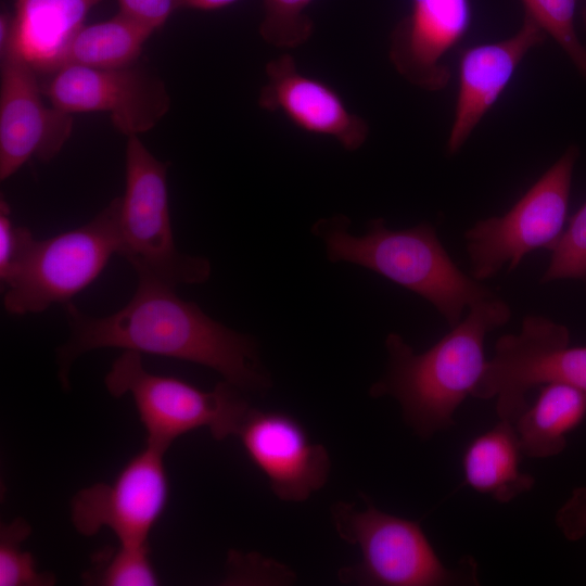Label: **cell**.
I'll use <instances>...</instances> for the list:
<instances>
[{
  "label": "cell",
  "mask_w": 586,
  "mask_h": 586,
  "mask_svg": "<svg viewBox=\"0 0 586 586\" xmlns=\"http://www.w3.org/2000/svg\"><path fill=\"white\" fill-rule=\"evenodd\" d=\"M555 523L568 540L575 542L586 536V486L573 489L556 512Z\"/></svg>",
  "instance_id": "4316f807"
},
{
  "label": "cell",
  "mask_w": 586,
  "mask_h": 586,
  "mask_svg": "<svg viewBox=\"0 0 586 586\" xmlns=\"http://www.w3.org/2000/svg\"><path fill=\"white\" fill-rule=\"evenodd\" d=\"M238 0H182V8L213 11L233 4Z\"/></svg>",
  "instance_id": "f1b7e54d"
},
{
  "label": "cell",
  "mask_w": 586,
  "mask_h": 586,
  "mask_svg": "<svg viewBox=\"0 0 586 586\" xmlns=\"http://www.w3.org/2000/svg\"><path fill=\"white\" fill-rule=\"evenodd\" d=\"M31 527L22 518L0 526V586H51L55 577L39 572L29 551L22 543L30 535Z\"/></svg>",
  "instance_id": "603a6c76"
},
{
  "label": "cell",
  "mask_w": 586,
  "mask_h": 586,
  "mask_svg": "<svg viewBox=\"0 0 586 586\" xmlns=\"http://www.w3.org/2000/svg\"><path fill=\"white\" fill-rule=\"evenodd\" d=\"M119 209L117 196L85 225L41 240L22 227L15 258L0 279L5 311L39 314L89 286L122 253Z\"/></svg>",
  "instance_id": "277c9868"
},
{
  "label": "cell",
  "mask_w": 586,
  "mask_h": 586,
  "mask_svg": "<svg viewBox=\"0 0 586 586\" xmlns=\"http://www.w3.org/2000/svg\"><path fill=\"white\" fill-rule=\"evenodd\" d=\"M579 150L564 153L501 216L476 221L464 232L470 276L482 282L505 265L513 270L528 253L550 250L562 233Z\"/></svg>",
  "instance_id": "ba28073f"
},
{
  "label": "cell",
  "mask_w": 586,
  "mask_h": 586,
  "mask_svg": "<svg viewBox=\"0 0 586 586\" xmlns=\"http://www.w3.org/2000/svg\"><path fill=\"white\" fill-rule=\"evenodd\" d=\"M525 16L551 37L578 73L586 79V43L576 29V9L579 0H521Z\"/></svg>",
  "instance_id": "7402d4cb"
},
{
  "label": "cell",
  "mask_w": 586,
  "mask_h": 586,
  "mask_svg": "<svg viewBox=\"0 0 586 586\" xmlns=\"http://www.w3.org/2000/svg\"><path fill=\"white\" fill-rule=\"evenodd\" d=\"M169 163L156 158L139 136L127 137L125 191L120 196L122 253L133 268L171 285L205 283L207 258L179 251L175 243L167 189Z\"/></svg>",
  "instance_id": "8992f818"
},
{
  "label": "cell",
  "mask_w": 586,
  "mask_h": 586,
  "mask_svg": "<svg viewBox=\"0 0 586 586\" xmlns=\"http://www.w3.org/2000/svg\"><path fill=\"white\" fill-rule=\"evenodd\" d=\"M546 34L524 15L512 36L474 44L462 51L458 66V91L446 150L458 153L495 105L526 54L546 39Z\"/></svg>",
  "instance_id": "9a60e30c"
},
{
  "label": "cell",
  "mask_w": 586,
  "mask_h": 586,
  "mask_svg": "<svg viewBox=\"0 0 586 586\" xmlns=\"http://www.w3.org/2000/svg\"><path fill=\"white\" fill-rule=\"evenodd\" d=\"M550 251V262L540 283L561 279L586 281V202L570 219Z\"/></svg>",
  "instance_id": "d4e9b609"
},
{
  "label": "cell",
  "mask_w": 586,
  "mask_h": 586,
  "mask_svg": "<svg viewBox=\"0 0 586 586\" xmlns=\"http://www.w3.org/2000/svg\"><path fill=\"white\" fill-rule=\"evenodd\" d=\"M149 544L119 543L117 549H106L93 557V566L82 574L88 585L154 586L157 574L150 560Z\"/></svg>",
  "instance_id": "44dd1931"
},
{
  "label": "cell",
  "mask_w": 586,
  "mask_h": 586,
  "mask_svg": "<svg viewBox=\"0 0 586 586\" xmlns=\"http://www.w3.org/2000/svg\"><path fill=\"white\" fill-rule=\"evenodd\" d=\"M47 101L67 112H103L126 137L151 130L167 114L170 95L162 77L140 60L118 68L66 66L42 75Z\"/></svg>",
  "instance_id": "30bf717a"
},
{
  "label": "cell",
  "mask_w": 586,
  "mask_h": 586,
  "mask_svg": "<svg viewBox=\"0 0 586 586\" xmlns=\"http://www.w3.org/2000/svg\"><path fill=\"white\" fill-rule=\"evenodd\" d=\"M0 180L31 157L52 161L69 139L73 114L46 103L38 73L10 41L0 50Z\"/></svg>",
  "instance_id": "7c38bea8"
},
{
  "label": "cell",
  "mask_w": 586,
  "mask_h": 586,
  "mask_svg": "<svg viewBox=\"0 0 586 586\" xmlns=\"http://www.w3.org/2000/svg\"><path fill=\"white\" fill-rule=\"evenodd\" d=\"M585 1V5H584V9H583V21H584V25L586 27V0Z\"/></svg>",
  "instance_id": "f546056e"
},
{
  "label": "cell",
  "mask_w": 586,
  "mask_h": 586,
  "mask_svg": "<svg viewBox=\"0 0 586 586\" xmlns=\"http://www.w3.org/2000/svg\"><path fill=\"white\" fill-rule=\"evenodd\" d=\"M5 200L0 203V279L9 271L18 250L22 227L15 226Z\"/></svg>",
  "instance_id": "83f0119b"
},
{
  "label": "cell",
  "mask_w": 586,
  "mask_h": 586,
  "mask_svg": "<svg viewBox=\"0 0 586 586\" xmlns=\"http://www.w3.org/2000/svg\"><path fill=\"white\" fill-rule=\"evenodd\" d=\"M314 0H263L262 38L278 49H295L313 35L314 23L306 11Z\"/></svg>",
  "instance_id": "cb8c5ba5"
},
{
  "label": "cell",
  "mask_w": 586,
  "mask_h": 586,
  "mask_svg": "<svg viewBox=\"0 0 586 586\" xmlns=\"http://www.w3.org/2000/svg\"><path fill=\"white\" fill-rule=\"evenodd\" d=\"M471 23V0H410L409 12L391 34L390 61L413 86L444 90L451 76L446 59Z\"/></svg>",
  "instance_id": "5bb4252c"
},
{
  "label": "cell",
  "mask_w": 586,
  "mask_h": 586,
  "mask_svg": "<svg viewBox=\"0 0 586 586\" xmlns=\"http://www.w3.org/2000/svg\"><path fill=\"white\" fill-rule=\"evenodd\" d=\"M237 436L281 500L304 501L326 484L329 454L323 445L310 442L293 417L252 408Z\"/></svg>",
  "instance_id": "4fadbf2b"
},
{
  "label": "cell",
  "mask_w": 586,
  "mask_h": 586,
  "mask_svg": "<svg viewBox=\"0 0 586 586\" xmlns=\"http://www.w3.org/2000/svg\"><path fill=\"white\" fill-rule=\"evenodd\" d=\"M115 398L129 394L146 433V445L166 453L179 436L207 428L217 441L238 435L252 409L240 388L222 381L203 391L181 379L145 369L140 353L125 351L104 378Z\"/></svg>",
  "instance_id": "5b68a950"
},
{
  "label": "cell",
  "mask_w": 586,
  "mask_h": 586,
  "mask_svg": "<svg viewBox=\"0 0 586 586\" xmlns=\"http://www.w3.org/2000/svg\"><path fill=\"white\" fill-rule=\"evenodd\" d=\"M349 225L345 215H334L313 226L328 258L368 268L412 291L431 303L450 328L462 320L464 308L496 296L454 263L430 222L392 230L383 218H374L360 237L349 233Z\"/></svg>",
  "instance_id": "3957f363"
},
{
  "label": "cell",
  "mask_w": 586,
  "mask_h": 586,
  "mask_svg": "<svg viewBox=\"0 0 586 586\" xmlns=\"http://www.w3.org/2000/svg\"><path fill=\"white\" fill-rule=\"evenodd\" d=\"M153 33L120 13L85 24L61 52L53 72L66 66L118 68L133 64Z\"/></svg>",
  "instance_id": "ffe728a7"
},
{
  "label": "cell",
  "mask_w": 586,
  "mask_h": 586,
  "mask_svg": "<svg viewBox=\"0 0 586 586\" xmlns=\"http://www.w3.org/2000/svg\"><path fill=\"white\" fill-rule=\"evenodd\" d=\"M101 1L16 0L8 41L39 76L48 75L65 46L85 25L88 13Z\"/></svg>",
  "instance_id": "e0dca14e"
},
{
  "label": "cell",
  "mask_w": 586,
  "mask_h": 586,
  "mask_svg": "<svg viewBox=\"0 0 586 586\" xmlns=\"http://www.w3.org/2000/svg\"><path fill=\"white\" fill-rule=\"evenodd\" d=\"M160 449L145 445L110 483L78 491L71 502V520L86 537L103 527L119 543L149 544V536L168 499V479Z\"/></svg>",
  "instance_id": "8fae6325"
},
{
  "label": "cell",
  "mask_w": 586,
  "mask_h": 586,
  "mask_svg": "<svg viewBox=\"0 0 586 586\" xmlns=\"http://www.w3.org/2000/svg\"><path fill=\"white\" fill-rule=\"evenodd\" d=\"M585 417V391L559 382L540 385L535 403L513 422L522 454L538 459L561 454L566 435Z\"/></svg>",
  "instance_id": "d6986e66"
},
{
  "label": "cell",
  "mask_w": 586,
  "mask_h": 586,
  "mask_svg": "<svg viewBox=\"0 0 586 586\" xmlns=\"http://www.w3.org/2000/svg\"><path fill=\"white\" fill-rule=\"evenodd\" d=\"M569 329L547 317H524L518 333L501 335L471 396L495 399L499 420L513 423L527 408V393L559 382L586 392V346L570 347Z\"/></svg>",
  "instance_id": "9c48e42d"
},
{
  "label": "cell",
  "mask_w": 586,
  "mask_h": 586,
  "mask_svg": "<svg viewBox=\"0 0 586 586\" xmlns=\"http://www.w3.org/2000/svg\"><path fill=\"white\" fill-rule=\"evenodd\" d=\"M336 532L361 551V562L340 573L343 581L377 586H446L475 584L474 563L449 569L440 559L420 524L378 509L337 502L332 507Z\"/></svg>",
  "instance_id": "52a82bcc"
},
{
  "label": "cell",
  "mask_w": 586,
  "mask_h": 586,
  "mask_svg": "<svg viewBox=\"0 0 586 586\" xmlns=\"http://www.w3.org/2000/svg\"><path fill=\"white\" fill-rule=\"evenodd\" d=\"M267 81L258 94V105L281 112L300 129L331 137L345 150L356 151L369 135L367 122L349 111L328 84L298 71L289 53L266 64Z\"/></svg>",
  "instance_id": "2e32d148"
},
{
  "label": "cell",
  "mask_w": 586,
  "mask_h": 586,
  "mask_svg": "<svg viewBox=\"0 0 586 586\" xmlns=\"http://www.w3.org/2000/svg\"><path fill=\"white\" fill-rule=\"evenodd\" d=\"M132 297L117 311L94 317L72 301L64 304L69 336L56 348L58 375L69 388V371L81 355L99 348H123L207 367L243 392H263L271 380L255 339L206 315L179 297L175 288L136 270Z\"/></svg>",
  "instance_id": "6da1fadb"
},
{
  "label": "cell",
  "mask_w": 586,
  "mask_h": 586,
  "mask_svg": "<svg viewBox=\"0 0 586 586\" xmlns=\"http://www.w3.org/2000/svg\"><path fill=\"white\" fill-rule=\"evenodd\" d=\"M118 13L155 31L182 8V0H117Z\"/></svg>",
  "instance_id": "484cf974"
},
{
  "label": "cell",
  "mask_w": 586,
  "mask_h": 586,
  "mask_svg": "<svg viewBox=\"0 0 586 586\" xmlns=\"http://www.w3.org/2000/svg\"><path fill=\"white\" fill-rule=\"evenodd\" d=\"M522 455L513 423L499 420L468 445L462 458L467 484L497 502H510L535 484L533 475L521 471Z\"/></svg>",
  "instance_id": "ac0fdd59"
},
{
  "label": "cell",
  "mask_w": 586,
  "mask_h": 586,
  "mask_svg": "<svg viewBox=\"0 0 586 586\" xmlns=\"http://www.w3.org/2000/svg\"><path fill=\"white\" fill-rule=\"evenodd\" d=\"M511 314L497 295L475 303L463 320L423 353H416L398 333H390L387 371L370 394L394 397L406 423L422 438L453 426L455 411L471 396L487 360V333L505 326Z\"/></svg>",
  "instance_id": "7a4b0ae2"
}]
</instances>
